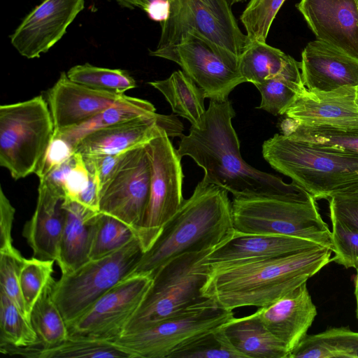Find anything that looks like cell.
<instances>
[{
    "label": "cell",
    "mask_w": 358,
    "mask_h": 358,
    "mask_svg": "<svg viewBox=\"0 0 358 358\" xmlns=\"http://www.w3.org/2000/svg\"><path fill=\"white\" fill-rule=\"evenodd\" d=\"M285 0H250L241 15L250 42H266L271 24Z\"/></svg>",
    "instance_id": "cell-38"
},
{
    "label": "cell",
    "mask_w": 358,
    "mask_h": 358,
    "mask_svg": "<svg viewBox=\"0 0 358 358\" xmlns=\"http://www.w3.org/2000/svg\"><path fill=\"white\" fill-rule=\"evenodd\" d=\"M296 6L317 40L358 59L357 0H300Z\"/></svg>",
    "instance_id": "cell-18"
},
{
    "label": "cell",
    "mask_w": 358,
    "mask_h": 358,
    "mask_svg": "<svg viewBox=\"0 0 358 358\" xmlns=\"http://www.w3.org/2000/svg\"><path fill=\"white\" fill-rule=\"evenodd\" d=\"M234 231L228 192L217 185L199 182L153 245L142 255L133 273L152 276L178 255L213 250L230 238Z\"/></svg>",
    "instance_id": "cell-3"
},
{
    "label": "cell",
    "mask_w": 358,
    "mask_h": 358,
    "mask_svg": "<svg viewBox=\"0 0 358 358\" xmlns=\"http://www.w3.org/2000/svg\"><path fill=\"white\" fill-rule=\"evenodd\" d=\"M328 201L330 217L358 229V190L335 195Z\"/></svg>",
    "instance_id": "cell-42"
},
{
    "label": "cell",
    "mask_w": 358,
    "mask_h": 358,
    "mask_svg": "<svg viewBox=\"0 0 358 358\" xmlns=\"http://www.w3.org/2000/svg\"><path fill=\"white\" fill-rule=\"evenodd\" d=\"M66 75L76 83L115 94H124L136 87V80L127 71L98 67L88 63L71 67Z\"/></svg>",
    "instance_id": "cell-33"
},
{
    "label": "cell",
    "mask_w": 358,
    "mask_h": 358,
    "mask_svg": "<svg viewBox=\"0 0 358 358\" xmlns=\"http://www.w3.org/2000/svg\"><path fill=\"white\" fill-rule=\"evenodd\" d=\"M221 327L245 358H289V350L266 327L257 312L243 317H234Z\"/></svg>",
    "instance_id": "cell-25"
},
{
    "label": "cell",
    "mask_w": 358,
    "mask_h": 358,
    "mask_svg": "<svg viewBox=\"0 0 358 358\" xmlns=\"http://www.w3.org/2000/svg\"><path fill=\"white\" fill-rule=\"evenodd\" d=\"M84 8L85 0H44L24 17L10 43L22 56L39 57L63 37Z\"/></svg>",
    "instance_id": "cell-16"
},
{
    "label": "cell",
    "mask_w": 358,
    "mask_h": 358,
    "mask_svg": "<svg viewBox=\"0 0 358 358\" xmlns=\"http://www.w3.org/2000/svg\"><path fill=\"white\" fill-rule=\"evenodd\" d=\"M136 236L135 231L119 220L99 213L92 235L90 259L106 256L126 245Z\"/></svg>",
    "instance_id": "cell-35"
},
{
    "label": "cell",
    "mask_w": 358,
    "mask_h": 358,
    "mask_svg": "<svg viewBox=\"0 0 358 358\" xmlns=\"http://www.w3.org/2000/svg\"><path fill=\"white\" fill-rule=\"evenodd\" d=\"M358 358V332L334 327L306 335L292 350L289 358Z\"/></svg>",
    "instance_id": "cell-28"
},
{
    "label": "cell",
    "mask_w": 358,
    "mask_h": 358,
    "mask_svg": "<svg viewBox=\"0 0 358 358\" xmlns=\"http://www.w3.org/2000/svg\"><path fill=\"white\" fill-rule=\"evenodd\" d=\"M55 131L72 127L113 106H126L156 113L149 101L96 90L71 80L65 72L46 93Z\"/></svg>",
    "instance_id": "cell-15"
},
{
    "label": "cell",
    "mask_w": 358,
    "mask_h": 358,
    "mask_svg": "<svg viewBox=\"0 0 358 358\" xmlns=\"http://www.w3.org/2000/svg\"><path fill=\"white\" fill-rule=\"evenodd\" d=\"M299 64L303 83L310 90L358 86V59L324 41L309 42Z\"/></svg>",
    "instance_id": "cell-20"
},
{
    "label": "cell",
    "mask_w": 358,
    "mask_h": 358,
    "mask_svg": "<svg viewBox=\"0 0 358 358\" xmlns=\"http://www.w3.org/2000/svg\"><path fill=\"white\" fill-rule=\"evenodd\" d=\"M232 212L236 231L297 236L332 250L331 231L315 199L302 202L266 196L234 197Z\"/></svg>",
    "instance_id": "cell-7"
},
{
    "label": "cell",
    "mask_w": 358,
    "mask_h": 358,
    "mask_svg": "<svg viewBox=\"0 0 358 358\" xmlns=\"http://www.w3.org/2000/svg\"><path fill=\"white\" fill-rule=\"evenodd\" d=\"M150 176L145 145L126 152L116 173L100 191L99 211L126 224L136 234L149 202Z\"/></svg>",
    "instance_id": "cell-14"
},
{
    "label": "cell",
    "mask_w": 358,
    "mask_h": 358,
    "mask_svg": "<svg viewBox=\"0 0 358 358\" xmlns=\"http://www.w3.org/2000/svg\"><path fill=\"white\" fill-rule=\"evenodd\" d=\"M145 148L151 166L150 194L143 221L136 232L143 253L153 245L185 200L182 195V157L166 131L158 126Z\"/></svg>",
    "instance_id": "cell-10"
},
{
    "label": "cell",
    "mask_w": 358,
    "mask_h": 358,
    "mask_svg": "<svg viewBox=\"0 0 358 358\" xmlns=\"http://www.w3.org/2000/svg\"><path fill=\"white\" fill-rule=\"evenodd\" d=\"M55 282L52 276L29 315L31 324L39 340V347L42 348L56 346L69 338L67 324L53 299Z\"/></svg>",
    "instance_id": "cell-29"
},
{
    "label": "cell",
    "mask_w": 358,
    "mask_h": 358,
    "mask_svg": "<svg viewBox=\"0 0 358 358\" xmlns=\"http://www.w3.org/2000/svg\"><path fill=\"white\" fill-rule=\"evenodd\" d=\"M357 1H358V0H357Z\"/></svg>",
    "instance_id": "cell-53"
},
{
    "label": "cell",
    "mask_w": 358,
    "mask_h": 358,
    "mask_svg": "<svg viewBox=\"0 0 358 358\" xmlns=\"http://www.w3.org/2000/svg\"><path fill=\"white\" fill-rule=\"evenodd\" d=\"M330 218L332 251L334 253L331 261L346 268L358 269V229L335 217Z\"/></svg>",
    "instance_id": "cell-41"
},
{
    "label": "cell",
    "mask_w": 358,
    "mask_h": 358,
    "mask_svg": "<svg viewBox=\"0 0 358 358\" xmlns=\"http://www.w3.org/2000/svg\"><path fill=\"white\" fill-rule=\"evenodd\" d=\"M125 152L119 155L83 156L84 162L91 164L95 169L101 189L109 182L116 173Z\"/></svg>",
    "instance_id": "cell-45"
},
{
    "label": "cell",
    "mask_w": 358,
    "mask_h": 358,
    "mask_svg": "<svg viewBox=\"0 0 358 358\" xmlns=\"http://www.w3.org/2000/svg\"><path fill=\"white\" fill-rule=\"evenodd\" d=\"M55 126L42 95L0 106V165L15 180L36 173L53 138Z\"/></svg>",
    "instance_id": "cell-6"
},
{
    "label": "cell",
    "mask_w": 358,
    "mask_h": 358,
    "mask_svg": "<svg viewBox=\"0 0 358 358\" xmlns=\"http://www.w3.org/2000/svg\"><path fill=\"white\" fill-rule=\"evenodd\" d=\"M23 259L24 257L14 246L0 250V291L5 293L29 320V315L21 294L19 280Z\"/></svg>",
    "instance_id": "cell-40"
},
{
    "label": "cell",
    "mask_w": 358,
    "mask_h": 358,
    "mask_svg": "<svg viewBox=\"0 0 358 358\" xmlns=\"http://www.w3.org/2000/svg\"><path fill=\"white\" fill-rule=\"evenodd\" d=\"M150 55L178 64L210 100H228L232 90L245 82L238 71L228 65L220 50L194 30L189 31L178 45L155 49Z\"/></svg>",
    "instance_id": "cell-13"
},
{
    "label": "cell",
    "mask_w": 358,
    "mask_h": 358,
    "mask_svg": "<svg viewBox=\"0 0 358 358\" xmlns=\"http://www.w3.org/2000/svg\"><path fill=\"white\" fill-rule=\"evenodd\" d=\"M159 90L170 104L173 113L196 126L206 109L203 90L182 71L172 73L167 78L148 83Z\"/></svg>",
    "instance_id": "cell-27"
},
{
    "label": "cell",
    "mask_w": 358,
    "mask_h": 358,
    "mask_svg": "<svg viewBox=\"0 0 358 358\" xmlns=\"http://www.w3.org/2000/svg\"><path fill=\"white\" fill-rule=\"evenodd\" d=\"M143 251L137 237L120 249L90 259L55 282L53 299L66 324L82 315L110 288L132 274Z\"/></svg>",
    "instance_id": "cell-9"
},
{
    "label": "cell",
    "mask_w": 358,
    "mask_h": 358,
    "mask_svg": "<svg viewBox=\"0 0 358 358\" xmlns=\"http://www.w3.org/2000/svg\"><path fill=\"white\" fill-rule=\"evenodd\" d=\"M74 154L73 148L64 140L54 137L48 147L41 165L36 174L39 180L59 166Z\"/></svg>",
    "instance_id": "cell-43"
},
{
    "label": "cell",
    "mask_w": 358,
    "mask_h": 358,
    "mask_svg": "<svg viewBox=\"0 0 358 358\" xmlns=\"http://www.w3.org/2000/svg\"><path fill=\"white\" fill-rule=\"evenodd\" d=\"M233 317V310L220 308L207 299L143 329L124 334L113 343L132 358H168L182 343Z\"/></svg>",
    "instance_id": "cell-11"
},
{
    "label": "cell",
    "mask_w": 358,
    "mask_h": 358,
    "mask_svg": "<svg viewBox=\"0 0 358 358\" xmlns=\"http://www.w3.org/2000/svg\"><path fill=\"white\" fill-rule=\"evenodd\" d=\"M65 220L57 262L62 274L70 273L90 260L89 254L99 211L65 198Z\"/></svg>",
    "instance_id": "cell-24"
},
{
    "label": "cell",
    "mask_w": 358,
    "mask_h": 358,
    "mask_svg": "<svg viewBox=\"0 0 358 358\" xmlns=\"http://www.w3.org/2000/svg\"><path fill=\"white\" fill-rule=\"evenodd\" d=\"M355 98L356 87L327 92L306 88L285 115L305 127H358Z\"/></svg>",
    "instance_id": "cell-19"
},
{
    "label": "cell",
    "mask_w": 358,
    "mask_h": 358,
    "mask_svg": "<svg viewBox=\"0 0 358 358\" xmlns=\"http://www.w3.org/2000/svg\"><path fill=\"white\" fill-rule=\"evenodd\" d=\"M169 1V16L161 22L156 49L176 45L194 30L215 45L228 65L238 71L239 57L249 40L239 29L229 0Z\"/></svg>",
    "instance_id": "cell-8"
},
{
    "label": "cell",
    "mask_w": 358,
    "mask_h": 358,
    "mask_svg": "<svg viewBox=\"0 0 358 358\" xmlns=\"http://www.w3.org/2000/svg\"><path fill=\"white\" fill-rule=\"evenodd\" d=\"M322 246L297 236L245 234L234 231L224 243L210 251L206 257L210 265L257 260L285 256Z\"/></svg>",
    "instance_id": "cell-23"
},
{
    "label": "cell",
    "mask_w": 358,
    "mask_h": 358,
    "mask_svg": "<svg viewBox=\"0 0 358 358\" xmlns=\"http://www.w3.org/2000/svg\"><path fill=\"white\" fill-rule=\"evenodd\" d=\"M332 252L317 246L281 257L211 265L202 294L229 310L264 307L306 282L331 262Z\"/></svg>",
    "instance_id": "cell-2"
},
{
    "label": "cell",
    "mask_w": 358,
    "mask_h": 358,
    "mask_svg": "<svg viewBox=\"0 0 358 358\" xmlns=\"http://www.w3.org/2000/svg\"><path fill=\"white\" fill-rule=\"evenodd\" d=\"M210 251L183 253L157 269L124 334L143 329L206 301L202 288L211 271L206 260Z\"/></svg>",
    "instance_id": "cell-5"
},
{
    "label": "cell",
    "mask_w": 358,
    "mask_h": 358,
    "mask_svg": "<svg viewBox=\"0 0 358 358\" xmlns=\"http://www.w3.org/2000/svg\"><path fill=\"white\" fill-rule=\"evenodd\" d=\"M236 113L231 103L210 100L200 122L182 135L178 151L203 169L200 181L226 189L234 197L274 196L308 202L314 198L294 182L251 166L242 158L232 125Z\"/></svg>",
    "instance_id": "cell-1"
},
{
    "label": "cell",
    "mask_w": 358,
    "mask_h": 358,
    "mask_svg": "<svg viewBox=\"0 0 358 358\" xmlns=\"http://www.w3.org/2000/svg\"><path fill=\"white\" fill-rule=\"evenodd\" d=\"M256 312L266 327L290 352L307 335L317 315L306 282Z\"/></svg>",
    "instance_id": "cell-22"
},
{
    "label": "cell",
    "mask_w": 358,
    "mask_h": 358,
    "mask_svg": "<svg viewBox=\"0 0 358 358\" xmlns=\"http://www.w3.org/2000/svg\"><path fill=\"white\" fill-rule=\"evenodd\" d=\"M54 260L24 257L20 271V287L26 309L30 315L49 279L52 276Z\"/></svg>",
    "instance_id": "cell-39"
},
{
    "label": "cell",
    "mask_w": 358,
    "mask_h": 358,
    "mask_svg": "<svg viewBox=\"0 0 358 358\" xmlns=\"http://www.w3.org/2000/svg\"><path fill=\"white\" fill-rule=\"evenodd\" d=\"M39 181L36 209L25 223L22 236L33 257L57 262L65 220V196L45 182Z\"/></svg>",
    "instance_id": "cell-21"
},
{
    "label": "cell",
    "mask_w": 358,
    "mask_h": 358,
    "mask_svg": "<svg viewBox=\"0 0 358 358\" xmlns=\"http://www.w3.org/2000/svg\"><path fill=\"white\" fill-rule=\"evenodd\" d=\"M158 126L164 129L169 137L182 135V124L176 117L155 113L92 132L79 141L74 152L82 156L122 154L145 145L155 136Z\"/></svg>",
    "instance_id": "cell-17"
},
{
    "label": "cell",
    "mask_w": 358,
    "mask_h": 358,
    "mask_svg": "<svg viewBox=\"0 0 358 358\" xmlns=\"http://www.w3.org/2000/svg\"><path fill=\"white\" fill-rule=\"evenodd\" d=\"M238 71L245 82L254 85L276 77L303 81L299 62L266 42L247 45L239 57Z\"/></svg>",
    "instance_id": "cell-26"
},
{
    "label": "cell",
    "mask_w": 358,
    "mask_h": 358,
    "mask_svg": "<svg viewBox=\"0 0 358 358\" xmlns=\"http://www.w3.org/2000/svg\"><path fill=\"white\" fill-rule=\"evenodd\" d=\"M287 120L282 125L283 134L292 138L358 155V127H305Z\"/></svg>",
    "instance_id": "cell-30"
},
{
    "label": "cell",
    "mask_w": 358,
    "mask_h": 358,
    "mask_svg": "<svg viewBox=\"0 0 358 358\" xmlns=\"http://www.w3.org/2000/svg\"><path fill=\"white\" fill-rule=\"evenodd\" d=\"M15 210L0 188V250L13 247L11 236Z\"/></svg>",
    "instance_id": "cell-46"
},
{
    "label": "cell",
    "mask_w": 358,
    "mask_h": 358,
    "mask_svg": "<svg viewBox=\"0 0 358 358\" xmlns=\"http://www.w3.org/2000/svg\"><path fill=\"white\" fill-rule=\"evenodd\" d=\"M152 279L148 273H132L120 281L67 324L69 337L111 342L120 338L141 306Z\"/></svg>",
    "instance_id": "cell-12"
},
{
    "label": "cell",
    "mask_w": 358,
    "mask_h": 358,
    "mask_svg": "<svg viewBox=\"0 0 358 358\" xmlns=\"http://www.w3.org/2000/svg\"><path fill=\"white\" fill-rule=\"evenodd\" d=\"M85 164L89 172L88 184L75 201L95 211H99L101 188L98 175L91 164L85 162Z\"/></svg>",
    "instance_id": "cell-47"
},
{
    "label": "cell",
    "mask_w": 358,
    "mask_h": 358,
    "mask_svg": "<svg viewBox=\"0 0 358 358\" xmlns=\"http://www.w3.org/2000/svg\"><path fill=\"white\" fill-rule=\"evenodd\" d=\"M77 154L76 162L67 174L64 186L65 198L73 200L86 188L89 181V172L83 157Z\"/></svg>",
    "instance_id": "cell-44"
},
{
    "label": "cell",
    "mask_w": 358,
    "mask_h": 358,
    "mask_svg": "<svg viewBox=\"0 0 358 358\" xmlns=\"http://www.w3.org/2000/svg\"><path fill=\"white\" fill-rule=\"evenodd\" d=\"M0 347L40 346L31 322L7 295L0 291Z\"/></svg>",
    "instance_id": "cell-32"
},
{
    "label": "cell",
    "mask_w": 358,
    "mask_h": 358,
    "mask_svg": "<svg viewBox=\"0 0 358 358\" xmlns=\"http://www.w3.org/2000/svg\"><path fill=\"white\" fill-rule=\"evenodd\" d=\"M121 6L128 8H134L139 6V0H115Z\"/></svg>",
    "instance_id": "cell-49"
},
{
    "label": "cell",
    "mask_w": 358,
    "mask_h": 358,
    "mask_svg": "<svg viewBox=\"0 0 358 358\" xmlns=\"http://www.w3.org/2000/svg\"><path fill=\"white\" fill-rule=\"evenodd\" d=\"M245 1V0H229V3H231V5L232 6L233 4L236 3H238V2H240V1Z\"/></svg>",
    "instance_id": "cell-52"
},
{
    "label": "cell",
    "mask_w": 358,
    "mask_h": 358,
    "mask_svg": "<svg viewBox=\"0 0 358 358\" xmlns=\"http://www.w3.org/2000/svg\"><path fill=\"white\" fill-rule=\"evenodd\" d=\"M221 327L189 339L168 358H245L231 344Z\"/></svg>",
    "instance_id": "cell-34"
},
{
    "label": "cell",
    "mask_w": 358,
    "mask_h": 358,
    "mask_svg": "<svg viewBox=\"0 0 358 358\" xmlns=\"http://www.w3.org/2000/svg\"><path fill=\"white\" fill-rule=\"evenodd\" d=\"M155 113L135 108L113 106L74 127L55 131L54 137L64 140L74 150L79 141L92 132L140 116L152 115Z\"/></svg>",
    "instance_id": "cell-36"
},
{
    "label": "cell",
    "mask_w": 358,
    "mask_h": 358,
    "mask_svg": "<svg viewBox=\"0 0 358 358\" xmlns=\"http://www.w3.org/2000/svg\"><path fill=\"white\" fill-rule=\"evenodd\" d=\"M264 159L315 200L358 190V155L275 134L262 145Z\"/></svg>",
    "instance_id": "cell-4"
},
{
    "label": "cell",
    "mask_w": 358,
    "mask_h": 358,
    "mask_svg": "<svg viewBox=\"0 0 358 358\" xmlns=\"http://www.w3.org/2000/svg\"><path fill=\"white\" fill-rule=\"evenodd\" d=\"M139 8H142L150 19L162 22L169 13V0H139Z\"/></svg>",
    "instance_id": "cell-48"
},
{
    "label": "cell",
    "mask_w": 358,
    "mask_h": 358,
    "mask_svg": "<svg viewBox=\"0 0 358 358\" xmlns=\"http://www.w3.org/2000/svg\"><path fill=\"white\" fill-rule=\"evenodd\" d=\"M38 358H132L113 342L90 338L69 337L60 344L48 348L38 347Z\"/></svg>",
    "instance_id": "cell-31"
},
{
    "label": "cell",
    "mask_w": 358,
    "mask_h": 358,
    "mask_svg": "<svg viewBox=\"0 0 358 358\" xmlns=\"http://www.w3.org/2000/svg\"><path fill=\"white\" fill-rule=\"evenodd\" d=\"M356 104L358 108V86L356 87V98H355Z\"/></svg>",
    "instance_id": "cell-51"
},
{
    "label": "cell",
    "mask_w": 358,
    "mask_h": 358,
    "mask_svg": "<svg viewBox=\"0 0 358 358\" xmlns=\"http://www.w3.org/2000/svg\"><path fill=\"white\" fill-rule=\"evenodd\" d=\"M261 94L257 108L273 115H285L298 96L306 88L303 81L276 77L255 85Z\"/></svg>",
    "instance_id": "cell-37"
},
{
    "label": "cell",
    "mask_w": 358,
    "mask_h": 358,
    "mask_svg": "<svg viewBox=\"0 0 358 358\" xmlns=\"http://www.w3.org/2000/svg\"><path fill=\"white\" fill-rule=\"evenodd\" d=\"M355 296L356 301V315L358 320V269H357V273L355 277Z\"/></svg>",
    "instance_id": "cell-50"
}]
</instances>
